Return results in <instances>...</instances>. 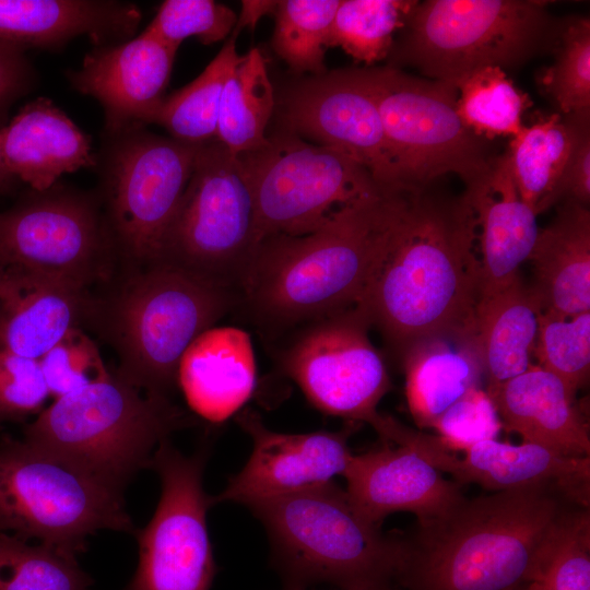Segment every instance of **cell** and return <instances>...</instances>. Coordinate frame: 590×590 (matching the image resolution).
Masks as SVG:
<instances>
[{"label":"cell","mask_w":590,"mask_h":590,"mask_svg":"<svg viewBox=\"0 0 590 590\" xmlns=\"http://www.w3.org/2000/svg\"><path fill=\"white\" fill-rule=\"evenodd\" d=\"M479 233L464 193L400 185L382 244L356 305L401 361L432 335L474 333Z\"/></svg>","instance_id":"6da1fadb"},{"label":"cell","mask_w":590,"mask_h":590,"mask_svg":"<svg viewBox=\"0 0 590 590\" xmlns=\"http://www.w3.org/2000/svg\"><path fill=\"white\" fill-rule=\"evenodd\" d=\"M575 505L541 489L464 497L404 536L403 590H519L539 581ZM582 507V506H581Z\"/></svg>","instance_id":"7a4b0ae2"},{"label":"cell","mask_w":590,"mask_h":590,"mask_svg":"<svg viewBox=\"0 0 590 590\" xmlns=\"http://www.w3.org/2000/svg\"><path fill=\"white\" fill-rule=\"evenodd\" d=\"M397 188L384 187L347 205L310 234L262 239L238 307L271 337L356 307L388 228Z\"/></svg>","instance_id":"3957f363"},{"label":"cell","mask_w":590,"mask_h":590,"mask_svg":"<svg viewBox=\"0 0 590 590\" xmlns=\"http://www.w3.org/2000/svg\"><path fill=\"white\" fill-rule=\"evenodd\" d=\"M248 507L268 531L272 563L286 590H305L317 582L341 589L397 587L404 536L385 533L362 517L333 481Z\"/></svg>","instance_id":"277c9868"},{"label":"cell","mask_w":590,"mask_h":590,"mask_svg":"<svg viewBox=\"0 0 590 590\" xmlns=\"http://www.w3.org/2000/svg\"><path fill=\"white\" fill-rule=\"evenodd\" d=\"M236 292L165 262L128 269L113 293L95 305L116 350V373L146 394L169 400L179 362L190 344L238 307Z\"/></svg>","instance_id":"5b68a950"},{"label":"cell","mask_w":590,"mask_h":590,"mask_svg":"<svg viewBox=\"0 0 590 590\" xmlns=\"http://www.w3.org/2000/svg\"><path fill=\"white\" fill-rule=\"evenodd\" d=\"M187 424L169 400L109 374L56 398L25 427L23 439L122 491L149 468L158 444Z\"/></svg>","instance_id":"8992f818"},{"label":"cell","mask_w":590,"mask_h":590,"mask_svg":"<svg viewBox=\"0 0 590 590\" xmlns=\"http://www.w3.org/2000/svg\"><path fill=\"white\" fill-rule=\"evenodd\" d=\"M542 0H427L417 2L393 45L388 66H409L424 78L458 83L486 68L526 62L554 39Z\"/></svg>","instance_id":"52a82bcc"},{"label":"cell","mask_w":590,"mask_h":590,"mask_svg":"<svg viewBox=\"0 0 590 590\" xmlns=\"http://www.w3.org/2000/svg\"><path fill=\"white\" fill-rule=\"evenodd\" d=\"M102 529L134 531L120 489L24 439L1 438V533L75 557Z\"/></svg>","instance_id":"ba28073f"},{"label":"cell","mask_w":590,"mask_h":590,"mask_svg":"<svg viewBox=\"0 0 590 590\" xmlns=\"http://www.w3.org/2000/svg\"><path fill=\"white\" fill-rule=\"evenodd\" d=\"M260 243L253 191L240 160L216 140L200 144L156 262L239 296Z\"/></svg>","instance_id":"9c48e42d"},{"label":"cell","mask_w":590,"mask_h":590,"mask_svg":"<svg viewBox=\"0 0 590 590\" xmlns=\"http://www.w3.org/2000/svg\"><path fill=\"white\" fill-rule=\"evenodd\" d=\"M356 70L377 104L401 185L456 174L469 186L491 169L497 154L459 117L456 86L391 66Z\"/></svg>","instance_id":"30bf717a"},{"label":"cell","mask_w":590,"mask_h":590,"mask_svg":"<svg viewBox=\"0 0 590 590\" xmlns=\"http://www.w3.org/2000/svg\"><path fill=\"white\" fill-rule=\"evenodd\" d=\"M237 156L253 191L261 241L310 234L385 187L342 153L283 130Z\"/></svg>","instance_id":"8fae6325"},{"label":"cell","mask_w":590,"mask_h":590,"mask_svg":"<svg viewBox=\"0 0 590 590\" xmlns=\"http://www.w3.org/2000/svg\"><path fill=\"white\" fill-rule=\"evenodd\" d=\"M369 329L356 307L317 319L296 329L280 352L279 366L316 409L367 423L388 440L399 421L377 411L392 385Z\"/></svg>","instance_id":"7c38bea8"},{"label":"cell","mask_w":590,"mask_h":590,"mask_svg":"<svg viewBox=\"0 0 590 590\" xmlns=\"http://www.w3.org/2000/svg\"><path fill=\"white\" fill-rule=\"evenodd\" d=\"M106 164V227L128 269L158 260L200 144L138 129L118 135Z\"/></svg>","instance_id":"4fadbf2b"},{"label":"cell","mask_w":590,"mask_h":590,"mask_svg":"<svg viewBox=\"0 0 590 590\" xmlns=\"http://www.w3.org/2000/svg\"><path fill=\"white\" fill-rule=\"evenodd\" d=\"M208 451L180 453L162 440L149 468L161 479L150 522L135 531L139 564L126 590H210L216 565L206 526L211 497L203 489Z\"/></svg>","instance_id":"5bb4252c"},{"label":"cell","mask_w":590,"mask_h":590,"mask_svg":"<svg viewBox=\"0 0 590 590\" xmlns=\"http://www.w3.org/2000/svg\"><path fill=\"white\" fill-rule=\"evenodd\" d=\"M115 253L93 202L47 193L0 213V266L40 273L81 290L105 275Z\"/></svg>","instance_id":"9a60e30c"},{"label":"cell","mask_w":590,"mask_h":590,"mask_svg":"<svg viewBox=\"0 0 590 590\" xmlns=\"http://www.w3.org/2000/svg\"><path fill=\"white\" fill-rule=\"evenodd\" d=\"M283 131L350 157L385 187L401 185L377 104L356 68L292 84L279 105Z\"/></svg>","instance_id":"2e32d148"},{"label":"cell","mask_w":590,"mask_h":590,"mask_svg":"<svg viewBox=\"0 0 590 590\" xmlns=\"http://www.w3.org/2000/svg\"><path fill=\"white\" fill-rule=\"evenodd\" d=\"M236 421L252 440V451L243 469L225 488L211 497L212 506L234 502L246 506L333 481L343 475L352 452L349 438L357 423L337 432L279 433L268 428L259 414L246 410Z\"/></svg>","instance_id":"e0dca14e"},{"label":"cell","mask_w":590,"mask_h":590,"mask_svg":"<svg viewBox=\"0 0 590 590\" xmlns=\"http://www.w3.org/2000/svg\"><path fill=\"white\" fill-rule=\"evenodd\" d=\"M412 432L403 444L380 440V446L352 455L343 474L346 493L356 511L380 526L396 511H410L418 526L440 519L463 498L461 485L442 472L417 449Z\"/></svg>","instance_id":"ac0fdd59"},{"label":"cell","mask_w":590,"mask_h":590,"mask_svg":"<svg viewBox=\"0 0 590 590\" xmlns=\"http://www.w3.org/2000/svg\"><path fill=\"white\" fill-rule=\"evenodd\" d=\"M438 436H432L421 453L460 485L477 484L495 492L541 489L582 507L590 506V457H569L543 446L512 445L497 439L453 455Z\"/></svg>","instance_id":"d6986e66"},{"label":"cell","mask_w":590,"mask_h":590,"mask_svg":"<svg viewBox=\"0 0 590 590\" xmlns=\"http://www.w3.org/2000/svg\"><path fill=\"white\" fill-rule=\"evenodd\" d=\"M177 49L149 31L86 55L69 73L73 87L97 99L111 135L139 129L164 101Z\"/></svg>","instance_id":"ffe728a7"},{"label":"cell","mask_w":590,"mask_h":590,"mask_svg":"<svg viewBox=\"0 0 590 590\" xmlns=\"http://www.w3.org/2000/svg\"><path fill=\"white\" fill-rule=\"evenodd\" d=\"M479 233L480 299L514 282L539 234L535 213L520 198L506 152L491 169L465 186Z\"/></svg>","instance_id":"44dd1931"},{"label":"cell","mask_w":590,"mask_h":590,"mask_svg":"<svg viewBox=\"0 0 590 590\" xmlns=\"http://www.w3.org/2000/svg\"><path fill=\"white\" fill-rule=\"evenodd\" d=\"M85 294L67 282L0 266V347L39 359L88 310Z\"/></svg>","instance_id":"7402d4cb"},{"label":"cell","mask_w":590,"mask_h":590,"mask_svg":"<svg viewBox=\"0 0 590 590\" xmlns=\"http://www.w3.org/2000/svg\"><path fill=\"white\" fill-rule=\"evenodd\" d=\"M503 428L564 456L590 457L586 416L563 381L538 365L487 387Z\"/></svg>","instance_id":"603a6c76"},{"label":"cell","mask_w":590,"mask_h":590,"mask_svg":"<svg viewBox=\"0 0 590 590\" xmlns=\"http://www.w3.org/2000/svg\"><path fill=\"white\" fill-rule=\"evenodd\" d=\"M257 382L250 335L236 327H212L184 353L177 386L192 411L222 423L251 398Z\"/></svg>","instance_id":"cb8c5ba5"},{"label":"cell","mask_w":590,"mask_h":590,"mask_svg":"<svg viewBox=\"0 0 590 590\" xmlns=\"http://www.w3.org/2000/svg\"><path fill=\"white\" fill-rule=\"evenodd\" d=\"M0 152L8 172L39 192L96 164L88 137L46 98L26 104L0 129Z\"/></svg>","instance_id":"d4e9b609"},{"label":"cell","mask_w":590,"mask_h":590,"mask_svg":"<svg viewBox=\"0 0 590 590\" xmlns=\"http://www.w3.org/2000/svg\"><path fill=\"white\" fill-rule=\"evenodd\" d=\"M559 203L528 258L534 274L530 291L540 312L570 318L590 311V211L574 200Z\"/></svg>","instance_id":"484cf974"},{"label":"cell","mask_w":590,"mask_h":590,"mask_svg":"<svg viewBox=\"0 0 590 590\" xmlns=\"http://www.w3.org/2000/svg\"><path fill=\"white\" fill-rule=\"evenodd\" d=\"M137 5L94 0H0V43L22 48L57 47L79 35L96 45L131 36Z\"/></svg>","instance_id":"4316f807"},{"label":"cell","mask_w":590,"mask_h":590,"mask_svg":"<svg viewBox=\"0 0 590 590\" xmlns=\"http://www.w3.org/2000/svg\"><path fill=\"white\" fill-rule=\"evenodd\" d=\"M410 413L421 428L472 389L481 388L484 368L475 335L439 334L418 340L401 358Z\"/></svg>","instance_id":"83f0119b"},{"label":"cell","mask_w":590,"mask_h":590,"mask_svg":"<svg viewBox=\"0 0 590 590\" xmlns=\"http://www.w3.org/2000/svg\"><path fill=\"white\" fill-rule=\"evenodd\" d=\"M539 315L538 303L520 275L479 300L474 335L487 387L507 381L532 365Z\"/></svg>","instance_id":"f1b7e54d"},{"label":"cell","mask_w":590,"mask_h":590,"mask_svg":"<svg viewBox=\"0 0 590 590\" xmlns=\"http://www.w3.org/2000/svg\"><path fill=\"white\" fill-rule=\"evenodd\" d=\"M587 116L540 114L510 140L506 155L516 188L536 216L559 203V184L578 125Z\"/></svg>","instance_id":"f546056e"},{"label":"cell","mask_w":590,"mask_h":590,"mask_svg":"<svg viewBox=\"0 0 590 590\" xmlns=\"http://www.w3.org/2000/svg\"><path fill=\"white\" fill-rule=\"evenodd\" d=\"M274 108L266 59L252 48L240 56L225 81L215 140L236 156L262 146Z\"/></svg>","instance_id":"4dcf8cb0"},{"label":"cell","mask_w":590,"mask_h":590,"mask_svg":"<svg viewBox=\"0 0 590 590\" xmlns=\"http://www.w3.org/2000/svg\"><path fill=\"white\" fill-rule=\"evenodd\" d=\"M239 58L232 37L193 81L164 98L149 123L190 144L215 140L223 87Z\"/></svg>","instance_id":"1f68e13d"},{"label":"cell","mask_w":590,"mask_h":590,"mask_svg":"<svg viewBox=\"0 0 590 590\" xmlns=\"http://www.w3.org/2000/svg\"><path fill=\"white\" fill-rule=\"evenodd\" d=\"M418 1L341 0L327 47H339L367 67L386 59Z\"/></svg>","instance_id":"d6a6232c"},{"label":"cell","mask_w":590,"mask_h":590,"mask_svg":"<svg viewBox=\"0 0 590 590\" xmlns=\"http://www.w3.org/2000/svg\"><path fill=\"white\" fill-rule=\"evenodd\" d=\"M457 111L463 123L488 141L515 138L522 129V116L532 106L526 92L519 90L498 67L480 69L458 83Z\"/></svg>","instance_id":"836d02e7"},{"label":"cell","mask_w":590,"mask_h":590,"mask_svg":"<svg viewBox=\"0 0 590 590\" xmlns=\"http://www.w3.org/2000/svg\"><path fill=\"white\" fill-rule=\"evenodd\" d=\"M341 0H283L278 2L272 47L297 73L327 72L324 54Z\"/></svg>","instance_id":"e575fe53"},{"label":"cell","mask_w":590,"mask_h":590,"mask_svg":"<svg viewBox=\"0 0 590 590\" xmlns=\"http://www.w3.org/2000/svg\"><path fill=\"white\" fill-rule=\"evenodd\" d=\"M91 585L75 557L0 532V590H88Z\"/></svg>","instance_id":"d590c367"},{"label":"cell","mask_w":590,"mask_h":590,"mask_svg":"<svg viewBox=\"0 0 590 590\" xmlns=\"http://www.w3.org/2000/svg\"><path fill=\"white\" fill-rule=\"evenodd\" d=\"M554 62L536 82L560 115L590 113V20L573 16L556 28Z\"/></svg>","instance_id":"8d00e7d4"},{"label":"cell","mask_w":590,"mask_h":590,"mask_svg":"<svg viewBox=\"0 0 590 590\" xmlns=\"http://www.w3.org/2000/svg\"><path fill=\"white\" fill-rule=\"evenodd\" d=\"M533 355L576 396L590 373V311L570 318L540 312Z\"/></svg>","instance_id":"74e56055"},{"label":"cell","mask_w":590,"mask_h":590,"mask_svg":"<svg viewBox=\"0 0 590 590\" xmlns=\"http://www.w3.org/2000/svg\"><path fill=\"white\" fill-rule=\"evenodd\" d=\"M236 19L229 7L212 0H166L145 30L178 49L190 36L203 45L225 39Z\"/></svg>","instance_id":"f35d334b"},{"label":"cell","mask_w":590,"mask_h":590,"mask_svg":"<svg viewBox=\"0 0 590 590\" xmlns=\"http://www.w3.org/2000/svg\"><path fill=\"white\" fill-rule=\"evenodd\" d=\"M540 590H590V508L565 518L539 579Z\"/></svg>","instance_id":"ab89813d"},{"label":"cell","mask_w":590,"mask_h":590,"mask_svg":"<svg viewBox=\"0 0 590 590\" xmlns=\"http://www.w3.org/2000/svg\"><path fill=\"white\" fill-rule=\"evenodd\" d=\"M39 362L49 394L55 399L110 374L95 342L78 327L69 330Z\"/></svg>","instance_id":"60d3db41"},{"label":"cell","mask_w":590,"mask_h":590,"mask_svg":"<svg viewBox=\"0 0 590 590\" xmlns=\"http://www.w3.org/2000/svg\"><path fill=\"white\" fill-rule=\"evenodd\" d=\"M432 428L449 450H465L477 442L497 439L503 424L486 390L475 388L445 410Z\"/></svg>","instance_id":"b9f144b4"},{"label":"cell","mask_w":590,"mask_h":590,"mask_svg":"<svg viewBox=\"0 0 590 590\" xmlns=\"http://www.w3.org/2000/svg\"><path fill=\"white\" fill-rule=\"evenodd\" d=\"M49 396L39 359L0 347V411L17 418L39 411Z\"/></svg>","instance_id":"7bdbcfd3"},{"label":"cell","mask_w":590,"mask_h":590,"mask_svg":"<svg viewBox=\"0 0 590 590\" xmlns=\"http://www.w3.org/2000/svg\"><path fill=\"white\" fill-rule=\"evenodd\" d=\"M559 202L574 200L589 206L590 202V116L583 117L577 129L574 146L564 170Z\"/></svg>","instance_id":"ee69618b"},{"label":"cell","mask_w":590,"mask_h":590,"mask_svg":"<svg viewBox=\"0 0 590 590\" xmlns=\"http://www.w3.org/2000/svg\"><path fill=\"white\" fill-rule=\"evenodd\" d=\"M28 76L21 49L0 43V110L23 90Z\"/></svg>","instance_id":"f6af8a7d"},{"label":"cell","mask_w":590,"mask_h":590,"mask_svg":"<svg viewBox=\"0 0 590 590\" xmlns=\"http://www.w3.org/2000/svg\"><path fill=\"white\" fill-rule=\"evenodd\" d=\"M279 1H241V10L236 19L233 33L237 34L241 28H255L259 20L268 14H274Z\"/></svg>","instance_id":"bcb514c9"},{"label":"cell","mask_w":590,"mask_h":590,"mask_svg":"<svg viewBox=\"0 0 590 590\" xmlns=\"http://www.w3.org/2000/svg\"><path fill=\"white\" fill-rule=\"evenodd\" d=\"M13 176L8 172L0 152V191H2L10 182Z\"/></svg>","instance_id":"7dc6e473"},{"label":"cell","mask_w":590,"mask_h":590,"mask_svg":"<svg viewBox=\"0 0 590 590\" xmlns=\"http://www.w3.org/2000/svg\"><path fill=\"white\" fill-rule=\"evenodd\" d=\"M393 586H363V587H353L341 590H391Z\"/></svg>","instance_id":"c3c4849f"},{"label":"cell","mask_w":590,"mask_h":590,"mask_svg":"<svg viewBox=\"0 0 590 590\" xmlns=\"http://www.w3.org/2000/svg\"><path fill=\"white\" fill-rule=\"evenodd\" d=\"M519 590H540L539 582L533 581V582L520 588Z\"/></svg>","instance_id":"681fc988"},{"label":"cell","mask_w":590,"mask_h":590,"mask_svg":"<svg viewBox=\"0 0 590 590\" xmlns=\"http://www.w3.org/2000/svg\"><path fill=\"white\" fill-rule=\"evenodd\" d=\"M5 420H10L2 411H0V423H2Z\"/></svg>","instance_id":"f907efd6"},{"label":"cell","mask_w":590,"mask_h":590,"mask_svg":"<svg viewBox=\"0 0 590 590\" xmlns=\"http://www.w3.org/2000/svg\"><path fill=\"white\" fill-rule=\"evenodd\" d=\"M391 590H403V589H401L399 587H393Z\"/></svg>","instance_id":"816d5d0a"}]
</instances>
